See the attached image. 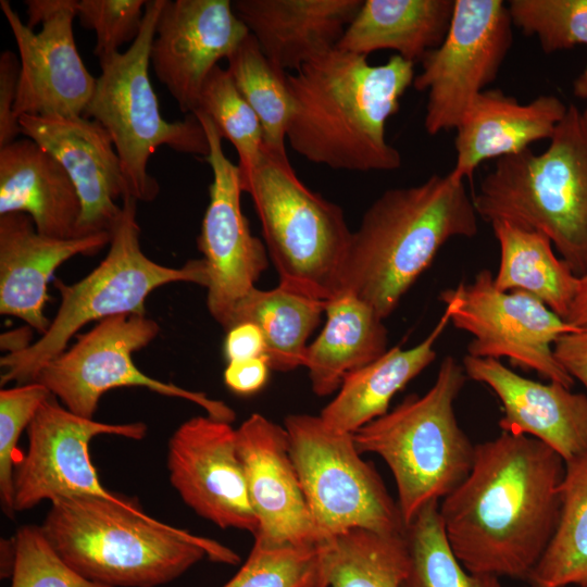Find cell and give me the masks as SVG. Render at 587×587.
<instances>
[{"mask_svg":"<svg viewBox=\"0 0 587 587\" xmlns=\"http://www.w3.org/2000/svg\"><path fill=\"white\" fill-rule=\"evenodd\" d=\"M111 236L100 233L53 238L39 234L25 213L0 215V313L45 334L51 321L43 310L50 300L48 284L54 271L77 254L97 253L110 243Z\"/></svg>","mask_w":587,"mask_h":587,"instance_id":"7402d4cb","label":"cell"},{"mask_svg":"<svg viewBox=\"0 0 587 587\" xmlns=\"http://www.w3.org/2000/svg\"><path fill=\"white\" fill-rule=\"evenodd\" d=\"M223 353L227 363L265 357L266 344L261 329L252 322L233 325L226 330Z\"/></svg>","mask_w":587,"mask_h":587,"instance_id":"7bdbcfd3","label":"cell"},{"mask_svg":"<svg viewBox=\"0 0 587 587\" xmlns=\"http://www.w3.org/2000/svg\"><path fill=\"white\" fill-rule=\"evenodd\" d=\"M512 26L501 0H454L442 42L422 59L412 84L427 91L428 135L455 129L475 98L496 79L513 42Z\"/></svg>","mask_w":587,"mask_h":587,"instance_id":"4fadbf2b","label":"cell"},{"mask_svg":"<svg viewBox=\"0 0 587 587\" xmlns=\"http://www.w3.org/2000/svg\"><path fill=\"white\" fill-rule=\"evenodd\" d=\"M477 220L464 179L451 171L387 189L352 233L342 291L385 320L448 240L478 233Z\"/></svg>","mask_w":587,"mask_h":587,"instance_id":"3957f363","label":"cell"},{"mask_svg":"<svg viewBox=\"0 0 587 587\" xmlns=\"http://www.w3.org/2000/svg\"><path fill=\"white\" fill-rule=\"evenodd\" d=\"M227 71L255 112L263 130L264 148L287 155V128L292 110L287 72L275 66L249 34L227 58Z\"/></svg>","mask_w":587,"mask_h":587,"instance_id":"d6a6232c","label":"cell"},{"mask_svg":"<svg viewBox=\"0 0 587 587\" xmlns=\"http://www.w3.org/2000/svg\"><path fill=\"white\" fill-rule=\"evenodd\" d=\"M564 472V460L529 436L501 432L476 444L470 473L439 503L460 563L526 580L558 525Z\"/></svg>","mask_w":587,"mask_h":587,"instance_id":"6da1fadb","label":"cell"},{"mask_svg":"<svg viewBox=\"0 0 587 587\" xmlns=\"http://www.w3.org/2000/svg\"><path fill=\"white\" fill-rule=\"evenodd\" d=\"M452 325L472 335L467 353L499 360L572 388L574 379L553 353V344L574 327L530 294L496 288L492 273L480 270L474 279L440 292Z\"/></svg>","mask_w":587,"mask_h":587,"instance_id":"7c38bea8","label":"cell"},{"mask_svg":"<svg viewBox=\"0 0 587 587\" xmlns=\"http://www.w3.org/2000/svg\"><path fill=\"white\" fill-rule=\"evenodd\" d=\"M164 0L145 5L142 27L125 52L99 59L101 74L84 117L97 121L110 134L120 157L129 196L149 202L160 186L148 173L149 158L166 146L176 152L199 155L210 152L208 136L195 114L167 122L161 114L149 77L150 51Z\"/></svg>","mask_w":587,"mask_h":587,"instance_id":"9c48e42d","label":"cell"},{"mask_svg":"<svg viewBox=\"0 0 587 587\" xmlns=\"http://www.w3.org/2000/svg\"><path fill=\"white\" fill-rule=\"evenodd\" d=\"M450 323L446 308L432 332L416 346H395L373 362L349 373L336 397L321 411L330 428L353 434L386 414L394 396L437 357L435 345Z\"/></svg>","mask_w":587,"mask_h":587,"instance_id":"4316f807","label":"cell"},{"mask_svg":"<svg viewBox=\"0 0 587 587\" xmlns=\"http://www.w3.org/2000/svg\"><path fill=\"white\" fill-rule=\"evenodd\" d=\"M467 378L487 385L502 404V432L538 439L564 462L587 453V396L562 384L519 375L499 360L466 354Z\"/></svg>","mask_w":587,"mask_h":587,"instance_id":"44dd1931","label":"cell"},{"mask_svg":"<svg viewBox=\"0 0 587 587\" xmlns=\"http://www.w3.org/2000/svg\"><path fill=\"white\" fill-rule=\"evenodd\" d=\"M567 107L552 95L521 103L500 89H485L455 127V164L451 172L471 178L486 160L513 155L535 141L550 139Z\"/></svg>","mask_w":587,"mask_h":587,"instance_id":"cb8c5ba5","label":"cell"},{"mask_svg":"<svg viewBox=\"0 0 587 587\" xmlns=\"http://www.w3.org/2000/svg\"><path fill=\"white\" fill-rule=\"evenodd\" d=\"M271 366L265 357L228 362L223 378L230 391L239 396H251L267 383Z\"/></svg>","mask_w":587,"mask_h":587,"instance_id":"b9f144b4","label":"cell"},{"mask_svg":"<svg viewBox=\"0 0 587 587\" xmlns=\"http://www.w3.org/2000/svg\"><path fill=\"white\" fill-rule=\"evenodd\" d=\"M325 304L280 286L270 290L255 287L236 309L233 325L254 323L264 336L271 370L289 372L304 366L308 339Z\"/></svg>","mask_w":587,"mask_h":587,"instance_id":"f546056e","label":"cell"},{"mask_svg":"<svg viewBox=\"0 0 587 587\" xmlns=\"http://www.w3.org/2000/svg\"><path fill=\"white\" fill-rule=\"evenodd\" d=\"M223 587H325L317 548L253 547L237 574Z\"/></svg>","mask_w":587,"mask_h":587,"instance_id":"8d00e7d4","label":"cell"},{"mask_svg":"<svg viewBox=\"0 0 587 587\" xmlns=\"http://www.w3.org/2000/svg\"><path fill=\"white\" fill-rule=\"evenodd\" d=\"M12 547L11 587H110L71 567L53 549L41 526L18 528Z\"/></svg>","mask_w":587,"mask_h":587,"instance_id":"74e56055","label":"cell"},{"mask_svg":"<svg viewBox=\"0 0 587 587\" xmlns=\"http://www.w3.org/2000/svg\"><path fill=\"white\" fill-rule=\"evenodd\" d=\"M284 427L321 542L354 528L404 533L397 501L374 465L362 459L352 434L304 413L288 415Z\"/></svg>","mask_w":587,"mask_h":587,"instance_id":"30bf717a","label":"cell"},{"mask_svg":"<svg viewBox=\"0 0 587 587\" xmlns=\"http://www.w3.org/2000/svg\"><path fill=\"white\" fill-rule=\"evenodd\" d=\"M573 93L586 102L585 110L582 111L587 121V64L580 74L573 82Z\"/></svg>","mask_w":587,"mask_h":587,"instance_id":"bcb514c9","label":"cell"},{"mask_svg":"<svg viewBox=\"0 0 587 587\" xmlns=\"http://www.w3.org/2000/svg\"><path fill=\"white\" fill-rule=\"evenodd\" d=\"M239 168L242 192L260 218L280 287L323 301L342 292L352 233L342 209L311 190L287 155L265 148L259 161Z\"/></svg>","mask_w":587,"mask_h":587,"instance_id":"52a82bcc","label":"cell"},{"mask_svg":"<svg viewBox=\"0 0 587 587\" xmlns=\"http://www.w3.org/2000/svg\"><path fill=\"white\" fill-rule=\"evenodd\" d=\"M196 111L205 114L238 154V167L254 165L264 151L261 123L226 68L216 65L207 76ZM195 111V112H196Z\"/></svg>","mask_w":587,"mask_h":587,"instance_id":"e575fe53","label":"cell"},{"mask_svg":"<svg viewBox=\"0 0 587 587\" xmlns=\"http://www.w3.org/2000/svg\"><path fill=\"white\" fill-rule=\"evenodd\" d=\"M143 422L111 424L79 416L49 397L38 409L26 432L27 450L15 466L14 511L23 512L43 500L72 497L116 499L105 489L92 465L89 444L99 435L141 440Z\"/></svg>","mask_w":587,"mask_h":587,"instance_id":"9a60e30c","label":"cell"},{"mask_svg":"<svg viewBox=\"0 0 587 587\" xmlns=\"http://www.w3.org/2000/svg\"><path fill=\"white\" fill-rule=\"evenodd\" d=\"M478 217L548 237L572 271L587 272V121L574 104L541 153L500 158L473 197Z\"/></svg>","mask_w":587,"mask_h":587,"instance_id":"5b68a950","label":"cell"},{"mask_svg":"<svg viewBox=\"0 0 587 587\" xmlns=\"http://www.w3.org/2000/svg\"><path fill=\"white\" fill-rule=\"evenodd\" d=\"M325 312L326 323L309 345L304 362L319 397L338 391L349 373L388 350L384 320L355 295L342 291L326 302Z\"/></svg>","mask_w":587,"mask_h":587,"instance_id":"83f0119b","label":"cell"},{"mask_svg":"<svg viewBox=\"0 0 587 587\" xmlns=\"http://www.w3.org/2000/svg\"><path fill=\"white\" fill-rule=\"evenodd\" d=\"M168 479L182 500L222 529L258 530L230 423L209 415L182 423L170 437Z\"/></svg>","mask_w":587,"mask_h":587,"instance_id":"e0dca14e","label":"cell"},{"mask_svg":"<svg viewBox=\"0 0 587 587\" xmlns=\"http://www.w3.org/2000/svg\"><path fill=\"white\" fill-rule=\"evenodd\" d=\"M466 379L463 365L447 355L424 395L407 396L352 434L361 454L375 453L390 469L405 525L426 504L449 495L473 466L475 445L454 412Z\"/></svg>","mask_w":587,"mask_h":587,"instance_id":"8992f818","label":"cell"},{"mask_svg":"<svg viewBox=\"0 0 587 587\" xmlns=\"http://www.w3.org/2000/svg\"><path fill=\"white\" fill-rule=\"evenodd\" d=\"M565 321L577 328H587V272L579 276V286Z\"/></svg>","mask_w":587,"mask_h":587,"instance_id":"f6af8a7d","label":"cell"},{"mask_svg":"<svg viewBox=\"0 0 587 587\" xmlns=\"http://www.w3.org/2000/svg\"><path fill=\"white\" fill-rule=\"evenodd\" d=\"M236 430L248 495L259 523L254 542L317 548L320 537L290 457L285 427L253 413Z\"/></svg>","mask_w":587,"mask_h":587,"instance_id":"d6986e66","label":"cell"},{"mask_svg":"<svg viewBox=\"0 0 587 587\" xmlns=\"http://www.w3.org/2000/svg\"><path fill=\"white\" fill-rule=\"evenodd\" d=\"M249 34L229 0H164L150 65L179 110L191 114L209 73Z\"/></svg>","mask_w":587,"mask_h":587,"instance_id":"ac0fdd59","label":"cell"},{"mask_svg":"<svg viewBox=\"0 0 587 587\" xmlns=\"http://www.w3.org/2000/svg\"><path fill=\"white\" fill-rule=\"evenodd\" d=\"M454 0H364L336 48L367 57L395 50L415 64L444 40Z\"/></svg>","mask_w":587,"mask_h":587,"instance_id":"484cf974","label":"cell"},{"mask_svg":"<svg viewBox=\"0 0 587 587\" xmlns=\"http://www.w3.org/2000/svg\"><path fill=\"white\" fill-rule=\"evenodd\" d=\"M21 72L20 58L11 50L0 54V148L16 140L22 134L18 120L14 116Z\"/></svg>","mask_w":587,"mask_h":587,"instance_id":"60d3db41","label":"cell"},{"mask_svg":"<svg viewBox=\"0 0 587 587\" xmlns=\"http://www.w3.org/2000/svg\"><path fill=\"white\" fill-rule=\"evenodd\" d=\"M192 114L208 136L210 152L204 160L213 174L209 204L197 240L209 275L207 307L211 316L227 330L233 325L236 309L266 270L267 250L251 234L242 212L238 165L225 155L223 138L212 121L201 112Z\"/></svg>","mask_w":587,"mask_h":587,"instance_id":"2e32d148","label":"cell"},{"mask_svg":"<svg viewBox=\"0 0 587 587\" xmlns=\"http://www.w3.org/2000/svg\"><path fill=\"white\" fill-rule=\"evenodd\" d=\"M12 212L29 215L41 235L79 237L76 188L62 164L29 138L0 148V215Z\"/></svg>","mask_w":587,"mask_h":587,"instance_id":"d4e9b609","label":"cell"},{"mask_svg":"<svg viewBox=\"0 0 587 587\" xmlns=\"http://www.w3.org/2000/svg\"><path fill=\"white\" fill-rule=\"evenodd\" d=\"M22 134L51 153L67 172L82 204L78 236L112 235L129 196L120 157L108 130L78 116L22 115Z\"/></svg>","mask_w":587,"mask_h":587,"instance_id":"ffe728a7","label":"cell"},{"mask_svg":"<svg viewBox=\"0 0 587 587\" xmlns=\"http://www.w3.org/2000/svg\"><path fill=\"white\" fill-rule=\"evenodd\" d=\"M363 0H236L233 8L267 59L297 71L336 48Z\"/></svg>","mask_w":587,"mask_h":587,"instance_id":"603a6c76","label":"cell"},{"mask_svg":"<svg viewBox=\"0 0 587 587\" xmlns=\"http://www.w3.org/2000/svg\"><path fill=\"white\" fill-rule=\"evenodd\" d=\"M553 353L563 370L587 389V328L562 334L553 344Z\"/></svg>","mask_w":587,"mask_h":587,"instance_id":"ee69618b","label":"cell"},{"mask_svg":"<svg viewBox=\"0 0 587 587\" xmlns=\"http://www.w3.org/2000/svg\"><path fill=\"white\" fill-rule=\"evenodd\" d=\"M560 494L558 525L529 587H587V453L565 463Z\"/></svg>","mask_w":587,"mask_h":587,"instance_id":"1f68e13d","label":"cell"},{"mask_svg":"<svg viewBox=\"0 0 587 587\" xmlns=\"http://www.w3.org/2000/svg\"><path fill=\"white\" fill-rule=\"evenodd\" d=\"M404 539L409 567L400 587H502L499 577L469 572L457 559L438 501L426 504L405 525Z\"/></svg>","mask_w":587,"mask_h":587,"instance_id":"836d02e7","label":"cell"},{"mask_svg":"<svg viewBox=\"0 0 587 587\" xmlns=\"http://www.w3.org/2000/svg\"><path fill=\"white\" fill-rule=\"evenodd\" d=\"M414 77V63L398 54L383 64L337 48L314 58L287 74L289 146L333 170H398L401 154L386 140L385 127Z\"/></svg>","mask_w":587,"mask_h":587,"instance_id":"7a4b0ae2","label":"cell"},{"mask_svg":"<svg viewBox=\"0 0 587 587\" xmlns=\"http://www.w3.org/2000/svg\"><path fill=\"white\" fill-rule=\"evenodd\" d=\"M77 0H26L23 23L8 0L0 8L14 36L21 72L14 116H83L97 84L76 47Z\"/></svg>","mask_w":587,"mask_h":587,"instance_id":"5bb4252c","label":"cell"},{"mask_svg":"<svg viewBox=\"0 0 587 587\" xmlns=\"http://www.w3.org/2000/svg\"><path fill=\"white\" fill-rule=\"evenodd\" d=\"M41 528L57 553L84 577L110 587H157L203 558L236 565L222 544L147 515L124 496L51 502Z\"/></svg>","mask_w":587,"mask_h":587,"instance_id":"277c9868","label":"cell"},{"mask_svg":"<svg viewBox=\"0 0 587 587\" xmlns=\"http://www.w3.org/2000/svg\"><path fill=\"white\" fill-rule=\"evenodd\" d=\"M137 200H122V215L104 259L80 280L66 285L57 279L59 309L39 339L0 359L1 385L34 382L40 370L62 353L78 330L90 322L122 314H146V300L159 287L191 283L208 287L203 259L188 260L179 267L157 263L140 247Z\"/></svg>","mask_w":587,"mask_h":587,"instance_id":"ba28073f","label":"cell"},{"mask_svg":"<svg viewBox=\"0 0 587 587\" xmlns=\"http://www.w3.org/2000/svg\"><path fill=\"white\" fill-rule=\"evenodd\" d=\"M512 25L536 36L545 53L587 46V0H511Z\"/></svg>","mask_w":587,"mask_h":587,"instance_id":"d590c367","label":"cell"},{"mask_svg":"<svg viewBox=\"0 0 587 587\" xmlns=\"http://www.w3.org/2000/svg\"><path fill=\"white\" fill-rule=\"evenodd\" d=\"M145 0H79L76 16L80 25L96 33L93 53L99 59L118 52L138 37L145 15Z\"/></svg>","mask_w":587,"mask_h":587,"instance_id":"ab89813d","label":"cell"},{"mask_svg":"<svg viewBox=\"0 0 587 587\" xmlns=\"http://www.w3.org/2000/svg\"><path fill=\"white\" fill-rule=\"evenodd\" d=\"M325 587H400L409 567L403 534L354 528L319 545Z\"/></svg>","mask_w":587,"mask_h":587,"instance_id":"4dcf8cb0","label":"cell"},{"mask_svg":"<svg viewBox=\"0 0 587 587\" xmlns=\"http://www.w3.org/2000/svg\"><path fill=\"white\" fill-rule=\"evenodd\" d=\"M51 396L49 389L37 380L0 390V499L2 511L9 517L15 514L13 477L18 438Z\"/></svg>","mask_w":587,"mask_h":587,"instance_id":"f35d334b","label":"cell"},{"mask_svg":"<svg viewBox=\"0 0 587 587\" xmlns=\"http://www.w3.org/2000/svg\"><path fill=\"white\" fill-rule=\"evenodd\" d=\"M500 250L494 283L501 291L533 295L565 321L579 286L569 264L558 258L544 234L505 221L491 224Z\"/></svg>","mask_w":587,"mask_h":587,"instance_id":"f1b7e54d","label":"cell"},{"mask_svg":"<svg viewBox=\"0 0 587 587\" xmlns=\"http://www.w3.org/2000/svg\"><path fill=\"white\" fill-rule=\"evenodd\" d=\"M160 333L145 315L122 314L104 319L76 337V341L48 362L36 376L71 412L93 419L101 397L122 387H145L201 407L207 415L232 423L235 411L204 392L192 391L150 377L137 367L133 353L147 347Z\"/></svg>","mask_w":587,"mask_h":587,"instance_id":"8fae6325","label":"cell"}]
</instances>
